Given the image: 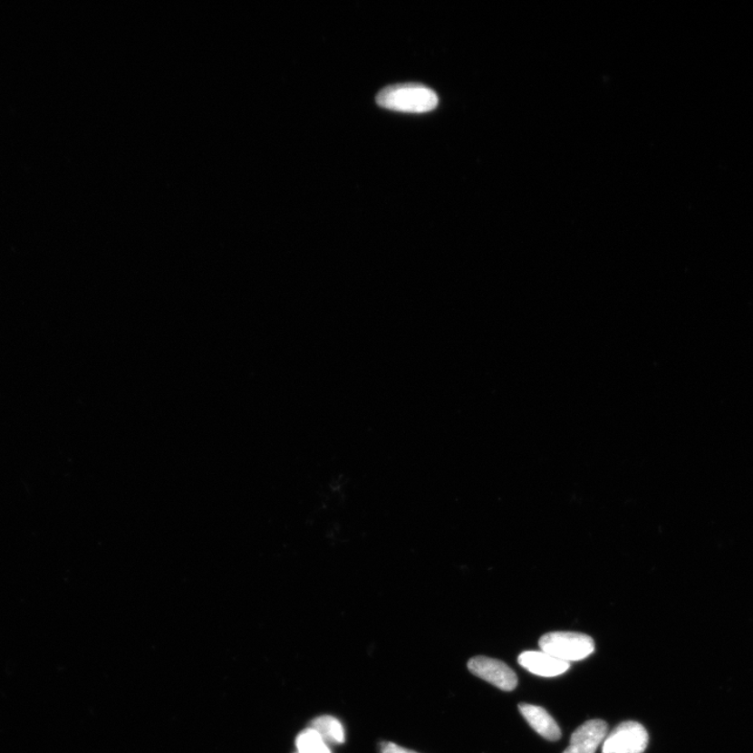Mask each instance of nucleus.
<instances>
[{"label":"nucleus","mask_w":753,"mask_h":753,"mask_svg":"<svg viewBox=\"0 0 753 753\" xmlns=\"http://www.w3.org/2000/svg\"><path fill=\"white\" fill-rule=\"evenodd\" d=\"M607 732L608 725L605 721L599 719L589 720L574 730L568 749L572 753H595L605 741Z\"/></svg>","instance_id":"obj_5"},{"label":"nucleus","mask_w":753,"mask_h":753,"mask_svg":"<svg viewBox=\"0 0 753 753\" xmlns=\"http://www.w3.org/2000/svg\"><path fill=\"white\" fill-rule=\"evenodd\" d=\"M468 669L475 676L494 685L501 690L511 691L516 689L518 678L516 673L505 662L494 658L477 656L468 662Z\"/></svg>","instance_id":"obj_4"},{"label":"nucleus","mask_w":753,"mask_h":753,"mask_svg":"<svg viewBox=\"0 0 753 753\" xmlns=\"http://www.w3.org/2000/svg\"><path fill=\"white\" fill-rule=\"evenodd\" d=\"M520 714L542 738L555 742L561 738V729L555 719L544 709L527 703L518 705Z\"/></svg>","instance_id":"obj_7"},{"label":"nucleus","mask_w":753,"mask_h":753,"mask_svg":"<svg viewBox=\"0 0 753 753\" xmlns=\"http://www.w3.org/2000/svg\"><path fill=\"white\" fill-rule=\"evenodd\" d=\"M563 753H572V752H571V750H569V749L567 748V749H566L565 752H563Z\"/></svg>","instance_id":"obj_11"},{"label":"nucleus","mask_w":753,"mask_h":753,"mask_svg":"<svg viewBox=\"0 0 753 753\" xmlns=\"http://www.w3.org/2000/svg\"><path fill=\"white\" fill-rule=\"evenodd\" d=\"M385 110L407 113H425L437 108L439 98L430 88L422 84L406 83L383 88L376 98Z\"/></svg>","instance_id":"obj_1"},{"label":"nucleus","mask_w":753,"mask_h":753,"mask_svg":"<svg viewBox=\"0 0 753 753\" xmlns=\"http://www.w3.org/2000/svg\"><path fill=\"white\" fill-rule=\"evenodd\" d=\"M325 743H344V730L341 722L332 716H322L314 719L310 724Z\"/></svg>","instance_id":"obj_8"},{"label":"nucleus","mask_w":753,"mask_h":753,"mask_svg":"<svg viewBox=\"0 0 753 753\" xmlns=\"http://www.w3.org/2000/svg\"><path fill=\"white\" fill-rule=\"evenodd\" d=\"M648 743L647 729L639 722L626 721L617 725L605 739L603 753H642Z\"/></svg>","instance_id":"obj_3"},{"label":"nucleus","mask_w":753,"mask_h":753,"mask_svg":"<svg viewBox=\"0 0 753 753\" xmlns=\"http://www.w3.org/2000/svg\"><path fill=\"white\" fill-rule=\"evenodd\" d=\"M297 753H331L327 743L314 729H307L296 739Z\"/></svg>","instance_id":"obj_9"},{"label":"nucleus","mask_w":753,"mask_h":753,"mask_svg":"<svg viewBox=\"0 0 753 753\" xmlns=\"http://www.w3.org/2000/svg\"><path fill=\"white\" fill-rule=\"evenodd\" d=\"M380 753H418V752L403 748H401V746H399L395 743L383 742L381 744V746H380Z\"/></svg>","instance_id":"obj_10"},{"label":"nucleus","mask_w":753,"mask_h":753,"mask_svg":"<svg viewBox=\"0 0 753 753\" xmlns=\"http://www.w3.org/2000/svg\"><path fill=\"white\" fill-rule=\"evenodd\" d=\"M518 662L532 674L541 677H555L565 674L569 663L557 660L544 651H526L518 657Z\"/></svg>","instance_id":"obj_6"},{"label":"nucleus","mask_w":753,"mask_h":753,"mask_svg":"<svg viewBox=\"0 0 753 753\" xmlns=\"http://www.w3.org/2000/svg\"><path fill=\"white\" fill-rule=\"evenodd\" d=\"M544 652L568 662L585 660L594 653V642L587 634L579 632H551L545 634L539 641Z\"/></svg>","instance_id":"obj_2"}]
</instances>
